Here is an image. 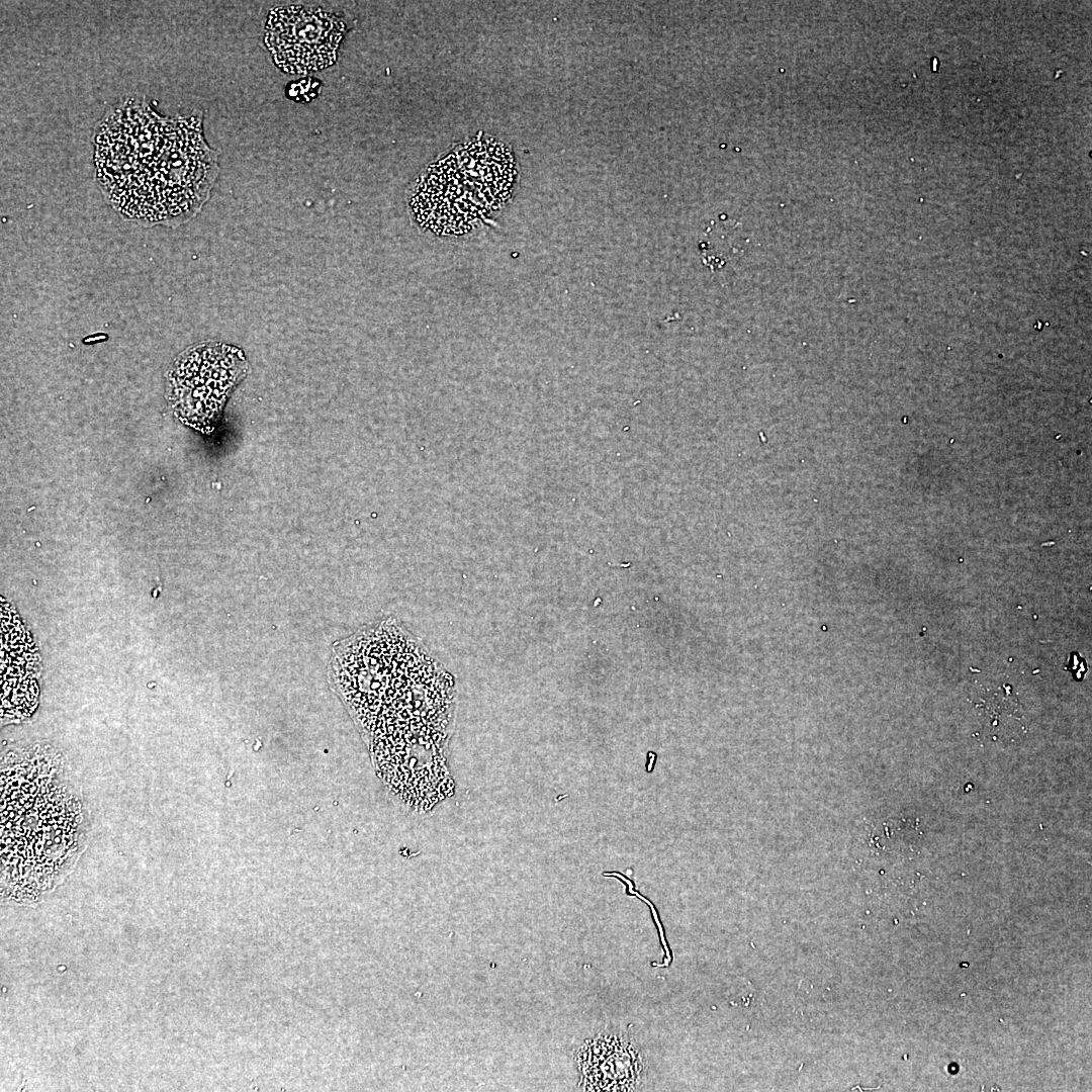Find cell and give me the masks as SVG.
<instances>
[{
	"label": "cell",
	"mask_w": 1092,
	"mask_h": 1092,
	"mask_svg": "<svg viewBox=\"0 0 1092 1092\" xmlns=\"http://www.w3.org/2000/svg\"><path fill=\"white\" fill-rule=\"evenodd\" d=\"M88 820L64 758L49 745L8 752L1 764V893L39 901L70 873L86 845Z\"/></svg>",
	"instance_id": "cell-1"
},
{
	"label": "cell",
	"mask_w": 1092,
	"mask_h": 1092,
	"mask_svg": "<svg viewBox=\"0 0 1092 1092\" xmlns=\"http://www.w3.org/2000/svg\"><path fill=\"white\" fill-rule=\"evenodd\" d=\"M335 681L368 744L445 729L453 679L397 623L383 621L335 648Z\"/></svg>",
	"instance_id": "cell-2"
},
{
	"label": "cell",
	"mask_w": 1092,
	"mask_h": 1092,
	"mask_svg": "<svg viewBox=\"0 0 1092 1092\" xmlns=\"http://www.w3.org/2000/svg\"><path fill=\"white\" fill-rule=\"evenodd\" d=\"M1 608V720L2 724L28 718L38 702L37 652L16 615Z\"/></svg>",
	"instance_id": "cell-5"
},
{
	"label": "cell",
	"mask_w": 1092,
	"mask_h": 1092,
	"mask_svg": "<svg viewBox=\"0 0 1092 1092\" xmlns=\"http://www.w3.org/2000/svg\"><path fill=\"white\" fill-rule=\"evenodd\" d=\"M345 31L344 20L334 13L301 5L282 6L268 15L264 42L281 70L305 74L336 62Z\"/></svg>",
	"instance_id": "cell-4"
},
{
	"label": "cell",
	"mask_w": 1092,
	"mask_h": 1092,
	"mask_svg": "<svg viewBox=\"0 0 1092 1092\" xmlns=\"http://www.w3.org/2000/svg\"><path fill=\"white\" fill-rule=\"evenodd\" d=\"M247 370L245 355L235 346L208 342L187 348L173 361L167 377L175 416L193 429L211 432Z\"/></svg>",
	"instance_id": "cell-3"
}]
</instances>
